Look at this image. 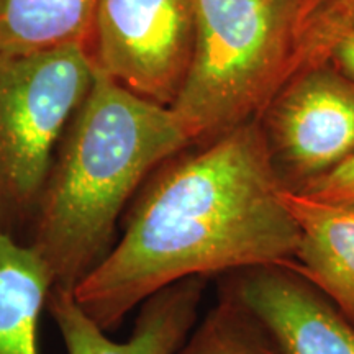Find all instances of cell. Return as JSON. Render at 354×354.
Here are the masks:
<instances>
[{"label":"cell","mask_w":354,"mask_h":354,"mask_svg":"<svg viewBox=\"0 0 354 354\" xmlns=\"http://www.w3.org/2000/svg\"><path fill=\"white\" fill-rule=\"evenodd\" d=\"M205 277H187L158 290L140 305L131 335L109 338L74 299L73 290L53 287L46 310L68 354H176L197 323Z\"/></svg>","instance_id":"8"},{"label":"cell","mask_w":354,"mask_h":354,"mask_svg":"<svg viewBox=\"0 0 354 354\" xmlns=\"http://www.w3.org/2000/svg\"><path fill=\"white\" fill-rule=\"evenodd\" d=\"M194 48L171 110L192 145L254 120L284 86L302 0H194Z\"/></svg>","instance_id":"3"},{"label":"cell","mask_w":354,"mask_h":354,"mask_svg":"<svg viewBox=\"0 0 354 354\" xmlns=\"http://www.w3.org/2000/svg\"><path fill=\"white\" fill-rule=\"evenodd\" d=\"M220 287L271 333L282 354H354V323L292 266L234 271Z\"/></svg>","instance_id":"7"},{"label":"cell","mask_w":354,"mask_h":354,"mask_svg":"<svg viewBox=\"0 0 354 354\" xmlns=\"http://www.w3.org/2000/svg\"><path fill=\"white\" fill-rule=\"evenodd\" d=\"M258 122L277 177L299 192L354 156V81L325 61L290 77Z\"/></svg>","instance_id":"6"},{"label":"cell","mask_w":354,"mask_h":354,"mask_svg":"<svg viewBox=\"0 0 354 354\" xmlns=\"http://www.w3.org/2000/svg\"><path fill=\"white\" fill-rule=\"evenodd\" d=\"M194 0H97L87 51L100 74L171 107L194 48Z\"/></svg>","instance_id":"5"},{"label":"cell","mask_w":354,"mask_h":354,"mask_svg":"<svg viewBox=\"0 0 354 354\" xmlns=\"http://www.w3.org/2000/svg\"><path fill=\"white\" fill-rule=\"evenodd\" d=\"M328 2V0H302V7H304V25L305 21H307L310 17L315 13L318 8L322 6H325V3ZM302 25V26H304Z\"/></svg>","instance_id":"16"},{"label":"cell","mask_w":354,"mask_h":354,"mask_svg":"<svg viewBox=\"0 0 354 354\" xmlns=\"http://www.w3.org/2000/svg\"><path fill=\"white\" fill-rule=\"evenodd\" d=\"M53 287L44 261L0 228V354H41L39 318Z\"/></svg>","instance_id":"10"},{"label":"cell","mask_w":354,"mask_h":354,"mask_svg":"<svg viewBox=\"0 0 354 354\" xmlns=\"http://www.w3.org/2000/svg\"><path fill=\"white\" fill-rule=\"evenodd\" d=\"M176 354H282L266 326L220 287L218 300Z\"/></svg>","instance_id":"12"},{"label":"cell","mask_w":354,"mask_h":354,"mask_svg":"<svg viewBox=\"0 0 354 354\" xmlns=\"http://www.w3.org/2000/svg\"><path fill=\"white\" fill-rule=\"evenodd\" d=\"M187 149L145 180L113 250L73 290L102 330L120 326L131 310L183 279L256 266L297 269V221L282 201L286 187L258 118Z\"/></svg>","instance_id":"1"},{"label":"cell","mask_w":354,"mask_h":354,"mask_svg":"<svg viewBox=\"0 0 354 354\" xmlns=\"http://www.w3.org/2000/svg\"><path fill=\"white\" fill-rule=\"evenodd\" d=\"M97 0H0V53L87 48Z\"/></svg>","instance_id":"11"},{"label":"cell","mask_w":354,"mask_h":354,"mask_svg":"<svg viewBox=\"0 0 354 354\" xmlns=\"http://www.w3.org/2000/svg\"><path fill=\"white\" fill-rule=\"evenodd\" d=\"M94 76L84 44L0 53V228L21 241L57 145Z\"/></svg>","instance_id":"4"},{"label":"cell","mask_w":354,"mask_h":354,"mask_svg":"<svg viewBox=\"0 0 354 354\" xmlns=\"http://www.w3.org/2000/svg\"><path fill=\"white\" fill-rule=\"evenodd\" d=\"M326 61L342 71L344 76L354 81V30L344 33L342 38L331 46Z\"/></svg>","instance_id":"15"},{"label":"cell","mask_w":354,"mask_h":354,"mask_svg":"<svg viewBox=\"0 0 354 354\" xmlns=\"http://www.w3.org/2000/svg\"><path fill=\"white\" fill-rule=\"evenodd\" d=\"M192 146L171 107L94 82L57 145L25 243L55 287L74 290L113 250L117 225L145 180Z\"/></svg>","instance_id":"2"},{"label":"cell","mask_w":354,"mask_h":354,"mask_svg":"<svg viewBox=\"0 0 354 354\" xmlns=\"http://www.w3.org/2000/svg\"><path fill=\"white\" fill-rule=\"evenodd\" d=\"M297 194L354 209V156L335 167L328 174L312 180Z\"/></svg>","instance_id":"14"},{"label":"cell","mask_w":354,"mask_h":354,"mask_svg":"<svg viewBox=\"0 0 354 354\" xmlns=\"http://www.w3.org/2000/svg\"><path fill=\"white\" fill-rule=\"evenodd\" d=\"M351 30H354V0H328L300 28L286 82L325 63L331 46Z\"/></svg>","instance_id":"13"},{"label":"cell","mask_w":354,"mask_h":354,"mask_svg":"<svg viewBox=\"0 0 354 354\" xmlns=\"http://www.w3.org/2000/svg\"><path fill=\"white\" fill-rule=\"evenodd\" d=\"M297 221V271L325 292L354 323V209L282 190Z\"/></svg>","instance_id":"9"}]
</instances>
